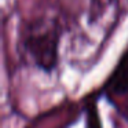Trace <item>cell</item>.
Wrapping results in <instances>:
<instances>
[{
	"mask_svg": "<svg viewBox=\"0 0 128 128\" xmlns=\"http://www.w3.org/2000/svg\"><path fill=\"white\" fill-rule=\"evenodd\" d=\"M62 29L54 18H39L25 28L21 39L22 55L34 68L51 73L58 66Z\"/></svg>",
	"mask_w": 128,
	"mask_h": 128,
	"instance_id": "obj_1",
	"label": "cell"
},
{
	"mask_svg": "<svg viewBox=\"0 0 128 128\" xmlns=\"http://www.w3.org/2000/svg\"><path fill=\"white\" fill-rule=\"evenodd\" d=\"M112 90L114 92H127L128 91V52L121 59L120 65L116 68L113 76L109 80Z\"/></svg>",
	"mask_w": 128,
	"mask_h": 128,
	"instance_id": "obj_2",
	"label": "cell"
},
{
	"mask_svg": "<svg viewBox=\"0 0 128 128\" xmlns=\"http://www.w3.org/2000/svg\"><path fill=\"white\" fill-rule=\"evenodd\" d=\"M86 128H103L102 120H100L99 109L95 103L87 106L86 113Z\"/></svg>",
	"mask_w": 128,
	"mask_h": 128,
	"instance_id": "obj_3",
	"label": "cell"
}]
</instances>
